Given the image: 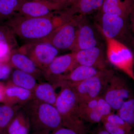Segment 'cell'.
<instances>
[{"label":"cell","instance_id":"obj_7","mask_svg":"<svg viewBox=\"0 0 134 134\" xmlns=\"http://www.w3.org/2000/svg\"><path fill=\"white\" fill-rule=\"evenodd\" d=\"M84 16L75 15L48 37L38 41L49 43L59 50H71L74 44L78 26Z\"/></svg>","mask_w":134,"mask_h":134},{"label":"cell","instance_id":"obj_14","mask_svg":"<svg viewBox=\"0 0 134 134\" xmlns=\"http://www.w3.org/2000/svg\"><path fill=\"white\" fill-rule=\"evenodd\" d=\"M18 48L12 51L10 54L8 60L10 65L12 68L30 74L37 80L41 81L44 78L42 71L30 58L19 52Z\"/></svg>","mask_w":134,"mask_h":134},{"label":"cell","instance_id":"obj_30","mask_svg":"<svg viewBox=\"0 0 134 134\" xmlns=\"http://www.w3.org/2000/svg\"><path fill=\"white\" fill-rule=\"evenodd\" d=\"M46 134H79L74 130L65 127H61L54 130L50 133Z\"/></svg>","mask_w":134,"mask_h":134},{"label":"cell","instance_id":"obj_22","mask_svg":"<svg viewBox=\"0 0 134 134\" xmlns=\"http://www.w3.org/2000/svg\"><path fill=\"white\" fill-rule=\"evenodd\" d=\"M9 81L15 85L32 92L38 83L37 79L32 75L16 69L12 72Z\"/></svg>","mask_w":134,"mask_h":134},{"label":"cell","instance_id":"obj_13","mask_svg":"<svg viewBox=\"0 0 134 134\" xmlns=\"http://www.w3.org/2000/svg\"><path fill=\"white\" fill-rule=\"evenodd\" d=\"M73 53L78 65L99 70L107 68L104 51L101 45Z\"/></svg>","mask_w":134,"mask_h":134},{"label":"cell","instance_id":"obj_2","mask_svg":"<svg viewBox=\"0 0 134 134\" xmlns=\"http://www.w3.org/2000/svg\"><path fill=\"white\" fill-rule=\"evenodd\" d=\"M21 108L28 117L30 129L35 134L50 133L63 127L54 105L31 99L22 105Z\"/></svg>","mask_w":134,"mask_h":134},{"label":"cell","instance_id":"obj_23","mask_svg":"<svg viewBox=\"0 0 134 134\" xmlns=\"http://www.w3.org/2000/svg\"><path fill=\"white\" fill-rule=\"evenodd\" d=\"M21 105H0V134H4L10 122L13 119Z\"/></svg>","mask_w":134,"mask_h":134},{"label":"cell","instance_id":"obj_29","mask_svg":"<svg viewBox=\"0 0 134 134\" xmlns=\"http://www.w3.org/2000/svg\"><path fill=\"white\" fill-rule=\"evenodd\" d=\"M12 68L8 61H0V81L8 78L11 74Z\"/></svg>","mask_w":134,"mask_h":134},{"label":"cell","instance_id":"obj_19","mask_svg":"<svg viewBox=\"0 0 134 134\" xmlns=\"http://www.w3.org/2000/svg\"><path fill=\"white\" fill-rule=\"evenodd\" d=\"M104 0H70L67 7L72 14L83 16L100 11Z\"/></svg>","mask_w":134,"mask_h":134},{"label":"cell","instance_id":"obj_12","mask_svg":"<svg viewBox=\"0 0 134 134\" xmlns=\"http://www.w3.org/2000/svg\"><path fill=\"white\" fill-rule=\"evenodd\" d=\"M99 44L93 27L83 17L78 26L74 44L71 51L75 52Z\"/></svg>","mask_w":134,"mask_h":134},{"label":"cell","instance_id":"obj_9","mask_svg":"<svg viewBox=\"0 0 134 134\" xmlns=\"http://www.w3.org/2000/svg\"><path fill=\"white\" fill-rule=\"evenodd\" d=\"M102 96L113 110L116 111L121 107L125 101L134 97L126 80L115 74Z\"/></svg>","mask_w":134,"mask_h":134},{"label":"cell","instance_id":"obj_27","mask_svg":"<svg viewBox=\"0 0 134 134\" xmlns=\"http://www.w3.org/2000/svg\"><path fill=\"white\" fill-rule=\"evenodd\" d=\"M97 108L103 115V118L111 113L113 110L109 104L102 96L98 97Z\"/></svg>","mask_w":134,"mask_h":134},{"label":"cell","instance_id":"obj_18","mask_svg":"<svg viewBox=\"0 0 134 134\" xmlns=\"http://www.w3.org/2000/svg\"><path fill=\"white\" fill-rule=\"evenodd\" d=\"M5 99L3 104L10 105H21L32 99V92L17 86L8 81L5 84Z\"/></svg>","mask_w":134,"mask_h":134},{"label":"cell","instance_id":"obj_10","mask_svg":"<svg viewBox=\"0 0 134 134\" xmlns=\"http://www.w3.org/2000/svg\"><path fill=\"white\" fill-rule=\"evenodd\" d=\"M68 7L66 4L48 0H20L17 12L22 16L38 17L47 15Z\"/></svg>","mask_w":134,"mask_h":134},{"label":"cell","instance_id":"obj_15","mask_svg":"<svg viewBox=\"0 0 134 134\" xmlns=\"http://www.w3.org/2000/svg\"><path fill=\"white\" fill-rule=\"evenodd\" d=\"M15 36L9 26L0 24V61H8L11 52L18 48Z\"/></svg>","mask_w":134,"mask_h":134},{"label":"cell","instance_id":"obj_32","mask_svg":"<svg viewBox=\"0 0 134 134\" xmlns=\"http://www.w3.org/2000/svg\"><path fill=\"white\" fill-rule=\"evenodd\" d=\"M129 19L131 30L134 35V7L130 15Z\"/></svg>","mask_w":134,"mask_h":134},{"label":"cell","instance_id":"obj_31","mask_svg":"<svg viewBox=\"0 0 134 134\" xmlns=\"http://www.w3.org/2000/svg\"><path fill=\"white\" fill-rule=\"evenodd\" d=\"M5 84L0 81V103H4L5 99Z\"/></svg>","mask_w":134,"mask_h":134},{"label":"cell","instance_id":"obj_34","mask_svg":"<svg viewBox=\"0 0 134 134\" xmlns=\"http://www.w3.org/2000/svg\"><path fill=\"white\" fill-rule=\"evenodd\" d=\"M50 1L53 2L59 3H63V4H66L68 7L69 5L70 0H48Z\"/></svg>","mask_w":134,"mask_h":134},{"label":"cell","instance_id":"obj_25","mask_svg":"<svg viewBox=\"0 0 134 134\" xmlns=\"http://www.w3.org/2000/svg\"><path fill=\"white\" fill-rule=\"evenodd\" d=\"M117 114L134 129V97L125 101Z\"/></svg>","mask_w":134,"mask_h":134},{"label":"cell","instance_id":"obj_26","mask_svg":"<svg viewBox=\"0 0 134 134\" xmlns=\"http://www.w3.org/2000/svg\"><path fill=\"white\" fill-rule=\"evenodd\" d=\"M102 120H104L106 121L119 127L129 133H131L133 129L130 125L122 119L117 114H115L112 113H111L103 118Z\"/></svg>","mask_w":134,"mask_h":134},{"label":"cell","instance_id":"obj_4","mask_svg":"<svg viewBox=\"0 0 134 134\" xmlns=\"http://www.w3.org/2000/svg\"><path fill=\"white\" fill-rule=\"evenodd\" d=\"M96 20V26L100 34L118 40L131 49L134 44V35L129 19L100 12Z\"/></svg>","mask_w":134,"mask_h":134},{"label":"cell","instance_id":"obj_28","mask_svg":"<svg viewBox=\"0 0 134 134\" xmlns=\"http://www.w3.org/2000/svg\"><path fill=\"white\" fill-rule=\"evenodd\" d=\"M101 122L103 123L104 128L110 134H130V133H128L119 127L104 120H102Z\"/></svg>","mask_w":134,"mask_h":134},{"label":"cell","instance_id":"obj_33","mask_svg":"<svg viewBox=\"0 0 134 134\" xmlns=\"http://www.w3.org/2000/svg\"><path fill=\"white\" fill-rule=\"evenodd\" d=\"M93 134H110L108 133L104 129L103 126L99 127L93 132Z\"/></svg>","mask_w":134,"mask_h":134},{"label":"cell","instance_id":"obj_17","mask_svg":"<svg viewBox=\"0 0 134 134\" xmlns=\"http://www.w3.org/2000/svg\"><path fill=\"white\" fill-rule=\"evenodd\" d=\"M134 7V0H104L99 12L129 19Z\"/></svg>","mask_w":134,"mask_h":134},{"label":"cell","instance_id":"obj_20","mask_svg":"<svg viewBox=\"0 0 134 134\" xmlns=\"http://www.w3.org/2000/svg\"><path fill=\"white\" fill-rule=\"evenodd\" d=\"M55 88L54 85L49 82H40L32 92V99L54 106L58 95Z\"/></svg>","mask_w":134,"mask_h":134},{"label":"cell","instance_id":"obj_6","mask_svg":"<svg viewBox=\"0 0 134 134\" xmlns=\"http://www.w3.org/2000/svg\"><path fill=\"white\" fill-rule=\"evenodd\" d=\"M100 34L106 43L107 57L109 62L134 82V56L132 50L118 40Z\"/></svg>","mask_w":134,"mask_h":134},{"label":"cell","instance_id":"obj_1","mask_svg":"<svg viewBox=\"0 0 134 134\" xmlns=\"http://www.w3.org/2000/svg\"><path fill=\"white\" fill-rule=\"evenodd\" d=\"M74 16L66 9L38 17H27L17 13L4 23L26 43L46 38Z\"/></svg>","mask_w":134,"mask_h":134},{"label":"cell","instance_id":"obj_16","mask_svg":"<svg viewBox=\"0 0 134 134\" xmlns=\"http://www.w3.org/2000/svg\"><path fill=\"white\" fill-rule=\"evenodd\" d=\"M99 70L93 67L79 65L68 74L58 76L52 83L59 82L67 83H77L93 76Z\"/></svg>","mask_w":134,"mask_h":134},{"label":"cell","instance_id":"obj_21","mask_svg":"<svg viewBox=\"0 0 134 134\" xmlns=\"http://www.w3.org/2000/svg\"><path fill=\"white\" fill-rule=\"evenodd\" d=\"M30 129L29 119L21 108L10 122L4 134H29Z\"/></svg>","mask_w":134,"mask_h":134},{"label":"cell","instance_id":"obj_24","mask_svg":"<svg viewBox=\"0 0 134 134\" xmlns=\"http://www.w3.org/2000/svg\"><path fill=\"white\" fill-rule=\"evenodd\" d=\"M20 0H0V24L16 14Z\"/></svg>","mask_w":134,"mask_h":134},{"label":"cell","instance_id":"obj_3","mask_svg":"<svg viewBox=\"0 0 134 134\" xmlns=\"http://www.w3.org/2000/svg\"><path fill=\"white\" fill-rule=\"evenodd\" d=\"M55 107L59 113L63 127L72 129L79 134H87L88 129L79 115V100L74 87L68 84L59 86Z\"/></svg>","mask_w":134,"mask_h":134},{"label":"cell","instance_id":"obj_11","mask_svg":"<svg viewBox=\"0 0 134 134\" xmlns=\"http://www.w3.org/2000/svg\"><path fill=\"white\" fill-rule=\"evenodd\" d=\"M78 65L74 53L57 56L43 72V78L52 83L58 76L68 74Z\"/></svg>","mask_w":134,"mask_h":134},{"label":"cell","instance_id":"obj_35","mask_svg":"<svg viewBox=\"0 0 134 134\" xmlns=\"http://www.w3.org/2000/svg\"><path fill=\"white\" fill-rule=\"evenodd\" d=\"M132 48V52H133V54H134V45L133 46H132V48Z\"/></svg>","mask_w":134,"mask_h":134},{"label":"cell","instance_id":"obj_8","mask_svg":"<svg viewBox=\"0 0 134 134\" xmlns=\"http://www.w3.org/2000/svg\"><path fill=\"white\" fill-rule=\"evenodd\" d=\"M18 49L30 58L42 72L57 57L59 51L49 43L38 41L26 43Z\"/></svg>","mask_w":134,"mask_h":134},{"label":"cell","instance_id":"obj_5","mask_svg":"<svg viewBox=\"0 0 134 134\" xmlns=\"http://www.w3.org/2000/svg\"><path fill=\"white\" fill-rule=\"evenodd\" d=\"M115 72L105 68L100 70L93 76L77 83H67L74 88L79 103L101 96L105 91Z\"/></svg>","mask_w":134,"mask_h":134}]
</instances>
